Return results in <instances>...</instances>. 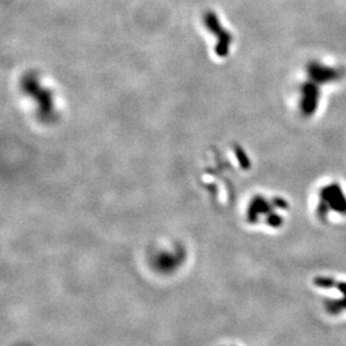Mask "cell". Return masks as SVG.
I'll use <instances>...</instances> for the list:
<instances>
[{"instance_id": "1", "label": "cell", "mask_w": 346, "mask_h": 346, "mask_svg": "<svg viewBox=\"0 0 346 346\" xmlns=\"http://www.w3.org/2000/svg\"><path fill=\"white\" fill-rule=\"evenodd\" d=\"M321 203L327 204L328 207L337 211V213L346 212V200L343 192L339 187L332 186L322 191Z\"/></svg>"}]
</instances>
